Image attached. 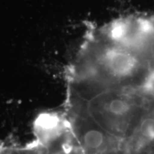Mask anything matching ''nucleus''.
<instances>
[{"instance_id":"obj_1","label":"nucleus","mask_w":154,"mask_h":154,"mask_svg":"<svg viewBox=\"0 0 154 154\" xmlns=\"http://www.w3.org/2000/svg\"><path fill=\"white\" fill-rule=\"evenodd\" d=\"M154 143V112L138 122L131 132L125 143V151L130 154H139Z\"/></svg>"},{"instance_id":"obj_2","label":"nucleus","mask_w":154,"mask_h":154,"mask_svg":"<svg viewBox=\"0 0 154 154\" xmlns=\"http://www.w3.org/2000/svg\"><path fill=\"white\" fill-rule=\"evenodd\" d=\"M141 89L146 95L154 100V70L146 74L141 83Z\"/></svg>"}]
</instances>
